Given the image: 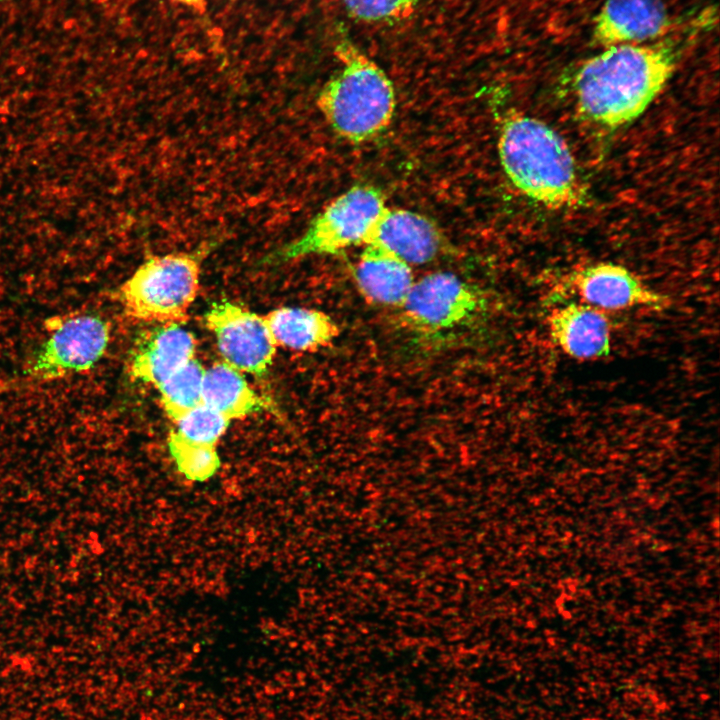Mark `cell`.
Returning a JSON list of instances; mask_svg holds the SVG:
<instances>
[{
    "mask_svg": "<svg viewBox=\"0 0 720 720\" xmlns=\"http://www.w3.org/2000/svg\"><path fill=\"white\" fill-rule=\"evenodd\" d=\"M348 13L368 23H396L411 17L419 0H342Z\"/></svg>",
    "mask_w": 720,
    "mask_h": 720,
    "instance_id": "cell-20",
    "label": "cell"
},
{
    "mask_svg": "<svg viewBox=\"0 0 720 720\" xmlns=\"http://www.w3.org/2000/svg\"><path fill=\"white\" fill-rule=\"evenodd\" d=\"M110 340L108 323L97 314H79L58 321L24 373L32 380L64 378L91 370L104 356Z\"/></svg>",
    "mask_w": 720,
    "mask_h": 720,
    "instance_id": "cell-7",
    "label": "cell"
},
{
    "mask_svg": "<svg viewBox=\"0 0 720 720\" xmlns=\"http://www.w3.org/2000/svg\"><path fill=\"white\" fill-rule=\"evenodd\" d=\"M183 6L192 9L194 12L203 14L207 8V0H173Z\"/></svg>",
    "mask_w": 720,
    "mask_h": 720,
    "instance_id": "cell-21",
    "label": "cell"
},
{
    "mask_svg": "<svg viewBox=\"0 0 720 720\" xmlns=\"http://www.w3.org/2000/svg\"><path fill=\"white\" fill-rule=\"evenodd\" d=\"M547 326L553 342L573 359L597 360L611 352V324L600 309L565 304L550 312Z\"/></svg>",
    "mask_w": 720,
    "mask_h": 720,
    "instance_id": "cell-12",
    "label": "cell"
},
{
    "mask_svg": "<svg viewBox=\"0 0 720 720\" xmlns=\"http://www.w3.org/2000/svg\"><path fill=\"white\" fill-rule=\"evenodd\" d=\"M671 19L662 0H605L592 25V40L608 48L664 35Z\"/></svg>",
    "mask_w": 720,
    "mask_h": 720,
    "instance_id": "cell-10",
    "label": "cell"
},
{
    "mask_svg": "<svg viewBox=\"0 0 720 720\" xmlns=\"http://www.w3.org/2000/svg\"><path fill=\"white\" fill-rule=\"evenodd\" d=\"M195 336L179 323L156 328L131 353L127 371L134 381L157 387L195 358Z\"/></svg>",
    "mask_w": 720,
    "mask_h": 720,
    "instance_id": "cell-13",
    "label": "cell"
},
{
    "mask_svg": "<svg viewBox=\"0 0 720 720\" xmlns=\"http://www.w3.org/2000/svg\"><path fill=\"white\" fill-rule=\"evenodd\" d=\"M367 245L384 248L409 265H422L438 257L443 241L429 218L387 206L371 229L364 246Z\"/></svg>",
    "mask_w": 720,
    "mask_h": 720,
    "instance_id": "cell-11",
    "label": "cell"
},
{
    "mask_svg": "<svg viewBox=\"0 0 720 720\" xmlns=\"http://www.w3.org/2000/svg\"><path fill=\"white\" fill-rule=\"evenodd\" d=\"M168 449L177 470L188 480L203 482L220 467L216 446L188 440L175 430L168 436Z\"/></svg>",
    "mask_w": 720,
    "mask_h": 720,
    "instance_id": "cell-18",
    "label": "cell"
},
{
    "mask_svg": "<svg viewBox=\"0 0 720 720\" xmlns=\"http://www.w3.org/2000/svg\"><path fill=\"white\" fill-rule=\"evenodd\" d=\"M491 304L479 287L454 273L436 271L415 280L397 319L418 345L441 348L480 328Z\"/></svg>",
    "mask_w": 720,
    "mask_h": 720,
    "instance_id": "cell-4",
    "label": "cell"
},
{
    "mask_svg": "<svg viewBox=\"0 0 720 720\" xmlns=\"http://www.w3.org/2000/svg\"><path fill=\"white\" fill-rule=\"evenodd\" d=\"M1 1V0H0Z\"/></svg>",
    "mask_w": 720,
    "mask_h": 720,
    "instance_id": "cell-22",
    "label": "cell"
},
{
    "mask_svg": "<svg viewBox=\"0 0 720 720\" xmlns=\"http://www.w3.org/2000/svg\"><path fill=\"white\" fill-rule=\"evenodd\" d=\"M505 175L523 196L550 209L580 205L584 189L574 157L562 137L541 120L508 115L498 134Z\"/></svg>",
    "mask_w": 720,
    "mask_h": 720,
    "instance_id": "cell-2",
    "label": "cell"
},
{
    "mask_svg": "<svg viewBox=\"0 0 720 720\" xmlns=\"http://www.w3.org/2000/svg\"><path fill=\"white\" fill-rule=\"evenodd\" d=\"M569 283L582 303L602 311L634 307L663 310L670 304L667 296L648 287L626 267L611 262L579 268Z\"/></svg>",
    "mask_w": 720,
    "mask_h": 720,
    "instance_id": "cell-9",
    "label": "cell"
},
{
    "mask_svg": "<svg viewBox=\"0 0 720 720\" xmlns=\"http://www.w3.org/2000/svg\"><path fill=\"white\" fill-rule=\"evenodd\" d=\"M675 65L673 53L664 47L623 44L605 48L576 73L578 110L607 129L631 123L663 90Z\"/></svg>",
    "mask_w": 720,
    "mask_h": 720,
    "instance_id": "cell-1",
    "label": "cell"
},
{
    "mask_svg": "<svg viewBox=\"0 0 720 720\" xmlns=\"http://www.w3.org/2000/svg\"><path fill=\"white\" fill-rule=\"evenodd\" d=\"M386 207L384 196L376 187L354 186L329 202L302 235L282 247L273 258L285 262L311 255H335L364 246Z\"/></svg>",
    "mask_w": 720,
    "mask_h": 720,
    "instance_id": "cell-6",
    "label": "cell"
},
{
    "mask_svg": "<svg viewBox=\"0 0 720 720\" xmlns=\"http://www.w3.org/2000/svg\"><path fill=\"white\" fill-rule=\"evenodd\" d=\"M223 362L242 373H267L277 346L263 316L228 300L214 303L204 315Z\"/></svg>",
    "mask_w": 720,
    "mask_h": 720,
    "instance_id": "cell-8",
    "label": "cell"
},
{
    "mask_svg": "<svg viewBox=\"0 0 720 720\" xmlns=\"http://www.w3.org/2000/svg\"><path fill=\"white\" fill-rule=\"evenodd\" d=\"M202 401L230 421L274 410L270 399L258 394L242 372L223 361L205 369Z\"/></svg>",
    "mask_w": 720,
    "mask_h": 720,
    "instance_id": "cell-16",
    "label": "cell"
},
{
    "mask_svg": "<svg viewBox=\"0 0 720 720\" xmlns=\"http://www.w3.org/2000/svg\"><path fill=\"white\" fill-rule=\"evenodd\" d=\"M204 375V366L194 358L156 387L161 407L174 423L203 404Z\"/></svg>",
    "mask_w": 720,
    "mask_h": 720,
    "instance_id": "cell-17",
    "label": "cell"
},
{
    "mask_svg": "<svg viewBox=\"0 0 720 720\" xmlns=\"http://www.w3.org/2000/svg\"><path fill=\"white\" fill-rule=\"evenodd\" d=\"M364 247L352 270L357 290L367 303L397 310L415 282L411 265L384 248Z\"/></svg>",
    "mask_w": 720,
    "mask_h": 720,
    "instance_id": "cell-14",
    "label": "cell"
},
{
    "mask_svg": "<svg viewBox=\"0 0 720 720\" xmlns=\"http://www.w3.org/2000/svg\"><path fill=\"white\" fill-rule=\"evenodd\" d=\"M263 318L276 346L294 351H317L340 334L339 326L328 314L313 308L279 307Z\"/></svg>",
    "mask_w": 720,
    "mask_h": 720,
    "instance_id": "cell-15",
    "label": "cell"
},
{
    "mask_svg": "<svg viewBox=\"0 0 720 720\" xmlns=\"http://www.w3.org/2000/svg\"><path fill=\"white\" fill-rule=\"evenodd\" d=\"M337 73L321 89L317 105L342 138L361 143L382 133L396 106L395 91L383 69L348 39L336 41Z\"/></svg>",
    "mask_w": 720,
    "mask_h": 720,
    "instance_id": "cell-3",
    "label": "cell"
},
{
    "mask_svg": "<svg viewBox=\"0 0 720 720\" xmlns=\"http://www.w3.org/2000/svg\"><path fill=\"white\" fill-rule=\"evenodd\" d=\"M230 422L215 410L201 404L175 423V431L188 440L216 446Z\"/></svg>",
    "mask_w": 720,
    "mask_h": 720,
    "instance_id": "cell-19",
    "label": "cell"
},
{
    "mask_svg": "<svg viewBox=\"0 0 720 720\" xmlns=\"http://www.w3.org/2000/svg\"><path fill=\"white\" fill-rule=\"evenodd\" d=\"M200 263L191 253L147 258L120 286L124 314L142 322L181 323L197 297Z\"/></svg>",
    "mask_w": 720,
    "mask_h": 720,
    "instance_id": "cell-5",
    "label": "cell"
}]
</instances>
